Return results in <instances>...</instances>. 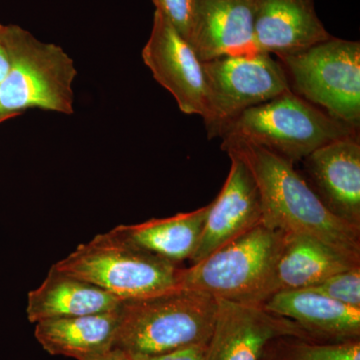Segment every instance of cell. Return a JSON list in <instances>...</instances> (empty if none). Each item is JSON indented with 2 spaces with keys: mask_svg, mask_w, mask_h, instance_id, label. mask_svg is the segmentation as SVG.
<instances>
[{
  "mask_svg": "<svg viewBox=\"0 0 360 360\" xmlns=\"http://www.w3.org/2000/svg\"><path fill=\"white\" fill-rule=\"evenodd\" d=\"M202 66L207 90L203 122L210 139L221 136L243 111L291 90L281 61L264 52L212 59Z\"/></svg>",
  "mask_w": 360,
  "mask_h": 360,
  "instance_id": "obj_8",
  "label": "cell"
},
{
  "mask_svg": "<svg viewBox=\"0 0 360 360\" xmlns=\"http://www.w3.org/2000/svg\"><path fill=\"white\" fill-rule=\"evenodd\" d=\"M255 0H194L188 44L202 63L258 51Z\"/></svg>",
  "mask_w": 360,
  "mask_h": 360,
  "instance_id": "obj_13",
  "label": "cell"
},
{
  "mask_svg": "<svg viewBox=\"0 0 360 360\" xmlns=\"http://www.w3.org/2000/svg\"><path fill=\"white\" fill-rule=\"evenodd\" d=\"M155 11L162 14L188 41L194 8V0H153Z\"/></svg>",
  "mask_w": 360,
  "mask_h": 360,
  "instance_id": "obj_22",
  "label": "cell"
},
{
  "mask_svg": "<svg viewBox=\"0 0 360 360\" xmlns=\"http://www.w3.org/2000/svg\"><path fill=\"white\" fill-rule=\"evenodd\" d=\"M210 210V203L193 212L142 224L120 225L113 229L142 250L179 265L193 257Z\"/></svg>",
  "mask_w": 360,
  "mask_h": 360,
  "instance_id": "obj_19",
  "label": "cell"
},
{
  "mask_svg": "<svg viewBox=\"0 0 360 360\" xmlns=\"http://www.w3.org/2000/svg\"><path fill=\"white\" fill-rule=\"evenodd\" d=\"M278 58L295 94L336 120L359 129V41L331 37Z\"/></svg>",
  "mask_w": 360,
  "mask_h": 360,
  "instance_id": "obj_7",
  "label": "cell"
},
{
  "mask_svg": "<svg viewBox=\"0 0 360 360\" xmlns=\"http://www.w3.org/2000/svg\"><path fill=\"white\" fill-rule=\"evenodd\" d=\"M8 73L0 82V108L21 113L30 108L75 113V60L63 47L41 41L15 25H7Z\"/></svg>",
  "mask_w": 360,
  "mask_h": 360,
  "instance_id": "obj_6",
  "label": "cell"
},
{
  "mask_svg": "<svg viewBox=\"0 0 360 360\" xmlns=\"http://www.w3.org/2000/svg\"><path fill=\"white\" fill-rule=\"evenodd\" d=\"M260 360H360V340L322 342L279 336L267 343Z\"/></svg>",
  "mask_w": 360,
  "mask_h": 360,
  "instance_id": "obj_20",
  "label": "cell"
},
{
  "mask_svg": "<svg viewBox=\"0 0 360 360\" xmlns=\"http://www.w3.org/2000/svg\"><path fill=\"white\" fill-rule=\"evenodd\" d=\"M124 300L52 265L44 283L28 293L26 314L32 323L46 319L103 314Z\"/></svg>",
  "mask_w": 360,
  "mask_h": 360,
  "instance_id": "obj_16",
  "label": "cell"
},
{
  "mask_svg": "<svg viewBox=\"0 0 360 360\" xmlns=\"http://www.w3.org/2000/svg\"><path fill=\"white\" fill-rule=\"evenodd\" d=\"M9 60L8 44H7V25L0 23V82L8 73Z\"/></svg>",
  "mask_w": 360,
  "mask_h": 360,
  "instance_id": "obj_24",
  "label": "cell"
},
{
  "mask_svg": "<svg viewBox=\"0 0 360 360\" xmlns=\"http://www.w3.org/2000/svg\"><path fill=\"white\" fill-rule=\"evenodd\" d=\"M82 360H134V359L129 352H125L122 348L112 347L103 354L94 355V356L86 357Z\"/></svg>",
  "mask_w": 360,
  "mask_h": 360,
  "instance_id": "obj_25",
  "label": "cell"
},
{
  "mask_svg": "<svg viewBox=\"0 0 360 360\" xmlns=\"http://www.w3.org/2000/svg\"><path fill=\"white\" fill-rule=\"evenodd\" d=\"M53 265L124 302L179 290L184 269L142 250L115 229L97 234Z\"/></svg>",
  "mask_w": 360,
  "mask_h": 360,
  "instance_id": "obj_4",
  "label": "cell"
},
{
  "mask_svg": "<svg viewBox=\"0 0 360 360\" xmlns=\"http://www.w3.org/2000/svg\"><path fill=\"white\" fill-rule=\"evenodd\" d=\"M217 303L205 360H260L267 343L274 338L291 335L311 340L295 322L267 311L264 305L219 298Z\"/></svg>",
  "mask_w": 360,
  "mask_h": 360,
  "instance_id": "obj_10",
  "label": "cell"
},
{
  "mask_svg": "<svg viewBox=\"0 0 360 360\" xmlns=\"http://www.w3.org/2000/svg\"><path fill=\"white\" fill-rule=\"evenodd\" d=\"M122 307L103 314L37 322L35 338L51 355L82 360L103 354L115 347Z\"/></svg>",
  "mask_w": 360,
  "mask_h": 360,
  "instance_id": "obj_17",
  "label": "cell"
},
{
  "mask_svg": "<svg viewBox=\"0 0 360 360\" xmlns=\"http://www.w3.org/2000/svg\"><path fill=\"white\" fill-rule=\"evenodd\" d=\"M355 266H360V260L321 240L302 234L285 233L276 265V292L307 290Z\"/></svg>",
  "mask_w": 360,
  "mask_h": 360,
  "instance_id": "obj_18",
  "label": "cell"
},
{
  "mask_svg": "<svg viewBox=\"0 0 360 360\" xmlns=\"http://www.w3.org/2000/svg\"><path fill=\"white\" fill-rule=\"evenodd\" d=\"M357 130L288 90L241 112L220 137L253 142L295 165L326 144L356 134Z\"/></svg>",
  "mask_w": 360,
  "mask_h": 360,
  "instance_id": "obj_5",
  "label": "cell"
},
{
  "mask_svg": "<svg viewBox=\"0 0 360 360\" xmlns=\"http://www.w3.org/2000/svg\"><path fill=\"white\" fill-rule=\"evenodd\" d=\"M207 343L177 348L158 354H131L134 360H205Z\"/></svg>",
  "mask_w": 360,
  "mask_h": 360,
  "instance_id": "obj_23",
  "label": "cell"
},
{
  "mask_svg": "<svg viewBox=\"0 0 360 360\" xmlns=\"http://www.w3.org/2000/svg\"><path fill=\"white\" fill-rule=\"evenodd\" d=\"M285 233L262 224L184 269L180 288L219 300L264 305L276 292V272Z\"/></svg>",
  "mask_w": 360,
  "mask_h": 360,
  "instance_id": "obj_2",
  "label": "cell"
},
{
  "mask_svg": "<svg viewBox=\"0 0 360 360\" xmlns=\"http://www.w3.org/2000/svg\"><path fill=\"white\" fill-rule=\"evenodd\" d=\"M18 113L9 112V111H6L0 108V123L6 122V120H11V118L16 117L18 116Z\"/></svg>",
  "mask_w": 360,
  "mask_h": 360,
  "instance_id": "obj_26",
  "label": "cell"
},
{
  "mask_svg": "<svg viewBox=\"0 0 360 360\" xmlns=\"http://www.w3.org/2000/svg\"><path fill=\"white\" fill-rule=\"evenodd\" d=\"M221 149L240 158L255 177L262 224L284 233L310 236L360 260V226L329 212L292 162L236 137H224Z\"/></svg>",
  "mask_w": 360,
  "mask_h": 360,
  "instance_id": "obj_1",
  "label": "cell"
},
{
  "mask_svg": "<svg viewBox=\"0 0 360 360\" xmlns=\"http://www.w3.org/2000/svg\"><path fill=\"white\" fill-rule=\"evenodd\" d=\"M307 290L326 296L347 307L360 309V266L336 274Z\"/></svg>",
  "mask_w": 360,
  "mask_h": 360,
  "instance_id": "obj_21",
  "label": "cell"
},
{
  "mask_svg": "<svg viewBox=\"0 0 360 360\" xmlns=\"http://www.w3.org/2000/svg\"><path fill=\"white\" fill-rule=\"evenodd\" d=\"M231 165L224 186L210 202V210L191 264L200 262L262 222V205L255 177L238 156L227 155Z\"/></svg>",
  "mask_w": 360,
  "mask_h": 360,
  "instance_id": "obj_12",
  "label": "cell"
},
{
  "mask_svg": "<svg viewBox=\"0 0 360 360\" xmlns=\"http://www.w3.org/2000/svg\"><path fill=\"white\" fill-rule=\"evenodd\" d=\"M331 37L314 0H255V37L260 52L288 56Z\"/></svg>",
  "mask_w": 360,
  "mask_h": 360,
  "instance_id": "obj_14",
  "label": "cell"
},
{
  "mask_svg": "<svg viewBox=\"0 0 360 360\" xmlns=\"http://www.w3.org/2000/svg\"><path fill=\"white\" fill-rule=\"evenodd\" d=\"M141 56L156 82L174 97L181 112L205 117L207 90L202 61L158 11L153 14L150 37Z\"/></svg>",
  "mask_w": 360,
  "mask_h": 360,
  "instance_id": "obj_9",
  "label": "cell"
},
{
  "mask_svg": "<svg viewBox=\"0 0 360 360\" xmlns=\"http://www.w3.org/2000/svg\"><path fill=\"white\" fill-rule=\"evenodd\" d=\"M217 305L214 296L186 288L124 302L115 347L158 354L208 343Z\"/></svg>",
  "mask_w": 360,
  "mask_h": 360,
  "instance_id": "obj_3",
  "label": "cell"
},
{
  "mask_svg": "<svg viewBox=\"0 0 360 360\" xmlns=\"http://www.w3.org/2000/svg\"><path fill=\"white\" fill-rule=\"evenodd\" d=\"M264 307L295 322L311 340L322 342L360 340V309L314 291H279L267 300Z\"/></svg>",
  "mask_w": 360,
  "mask_h": 360,
  "instance_id": "obj_15",
  "label": "cell"
},
{
  "mask_svg": "<svg viewBox=\"0 0 360 360\" xmlns=\"http://www.w3.org/2000/svg\"><path fill=\"white\" fill-rule=\"evenodd\" d=\"M302 162V176L329 212L360 226L359 134L321 146Z\"/></svg>",
  "mask_w": 360,
  "mask_h": 360,
  "instance_id": "obj_11",
  "label": "cell"
}]
</instances>
